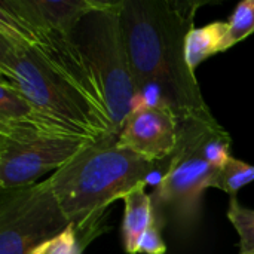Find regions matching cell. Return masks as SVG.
I'll list each match as a JSON object with an SVG mask.
<instances>
[{"label":"cell","mask_w":254,"mask_h":254,"mask_svg":"<svg viewBox=\"0 0 254 254\" xmlns=\"http://www.w3.org/2000/svg\"><path fill=\"white\" fill-rule=\"evenodd\" d=\"M202 4L121 0V25L134 82L132 109L167 107L180 122L216 121L186 61V37Z\"/></svg>","instance_id":"1"},{"label":"cell","mask_w":254,"mask_h":254,"mask_svg":"<svg viewBox=\"0 0 254 254\" xmlns=\"http://www.w3.org/2000/svg\"><path fill=\"white\" fill-rule=\"evenodd\" d=\"M155 162L107 135L88 143L49 180L60 207L79 237L89 244L100 232L106 208L147 183Z\"/></svg>","instance_id":"2"},{"label":"cell","mask_w":254,"mask_h":254,"mask_svg":"<svg viewBox=\"0 0 254 254\" xmlns=\"http://www.w3.org/2000/svg\"><path fill=\"white\" fill-rule=\"evenodd\" d=\"M231 135L217 122H180V137L167 173L152 195L155 217L189 235L201 219L202 195L231 155Z\"/></svg>","instance_id":"3"},{"label":"cell","mask_w":254,"mask_h":254,"mask_svg":"<svg viewBox=\"0 0 254 254\" xmlns=\"http://www.w3.org/2000/svg\"><path fill=\"white\" fill-rule=\"evenodd\" d=\"M0 80L16 88L43 115L91 141L115 135L106 118L4 24H0Z\"/></svg>","instance_id":"4"},{"label":"cell","mask_w":254,"mask_h":254,"mask_svg":"<svg viewBox=\"0 0 254 254\" xmlns=\"http://www.w3.org/2000/svg\"><path fill=\"white\" fill-rule=\"evenodd\" d=\"M119 7L121 0L104 1L101 7L82 18L70 33L115 135L121 132L134 104V82Z\"/></svg>","instance_id":"5"},{"label":"cell","mask_w":254,"mask_h":254,"mask_svg":"<svg viewBox=\"0 0 254 254\" xmlns=\"http://www.w3.org/2000/svg\"><path fill=\"white\" fill-rule=\"evenodd\" d=\"M71 226L49 179L0 189V254H48Z\"/></svg>","instance_id":"6"},{"label":"cell","mask_w":254,"mask_h":254,"mask_svg":"<svg viewBox=\"0 0 254 254\" xmlns=\"http://www.w3.org/2000/svg\"><path fill=\"white\" fill-rule=\"evenodd\" d=\"M88 143L85 138L43 134H0V189L37 183L58 171Z\"/></svg>","instance_id":"7"},{"label":"cell","mask_w":254,"mask_h":254,"mask_svg":"<svg viewBox=\"0 0 254 254\" xmlns=\"http://www.w3.org/2000/svg\"><path fill=\"white\" fill-rule=\"evenodd\" d=\"M180 137V121L167 107L141 106L127 118L118 143L141 158L156 162L171 158Z\"/></svg>","instance_id":"8"},{"label":"cell","mask_w":254,"mask_h":254,"mask_svg":"<svg viewBox=\"0 0 254 254\" xmlns=\"http://www.w3.org/2000/svg\"><path fill=\"white\" fill-rule=\"evenodd\" d=\"M103 4L101 0H1L0 12L33 30L68 34L82 18Z\"/></svg>","instance_id":"9"},{"label":"cell","mask_w":254,"mask_h":254,"mask_svg":"<svg viewBox=\"0 0 254 254\" xmlns=\"http://www.w3.org/2000/svg\"><path fill=\"white\" fill-rule=\"evenodd\" d=\"M0 134H43L88 140L43 115L16 88L3 80H0Z\"/></svg>","instance_id":"10"},{"label":"cell","mask_w":254,"mask_h":254,"mask_svg":"<svg viewBox=\"0 0 254 254\" xmlns=\"http://www.w3.org/2000/svg\"><path fill=\"white\" fill-rule=\"evenodd\" d=\"M125 213L122 222V243L127 254H137L140 238L155 220L152 195L146 192V185H140L125 198Z\"/></svg>","instance_id":"11"},{"label":"cell","mask_w":254,"mask_h":254,"mask_svg":"<svg viewBox=\"0 0 254 254\" xmlns=\"http://www.w3.org/2000/svg\"><path fill=\"white\" fill-rule=\"evenodd\" d=\"M228 51V21H214L201 28H192L186 37V61L190 70L210 57Z\"/></svg>","instance_id":"12"},{"label":"cell","mask_w":254,"mask_h":254,"mask_svg":"<svg viewBox=\"0 0 254 254\" xmlns=\"http://www.w3.org/2000/svg\"><path fill=\"white\" fill-rule=\"evenodd\" d=\"M253 182L254 165L231 156L211 182V188L225 192L231 198H237L238 192Z\"/></svg>","instance_id":"13"},{"label":"cell","mask_w":254,"mask_h":254,"mask_svg":"<svg viewBox=\"0 0 254 254\" xmlns=\"http://www.w3.org/2000/svg\"><path fill=\"white\" fill-rule=\"evenodd\" d=\"M226 216L238 232L240 254H254V210L241 205L237 198H231Z\"/></svg>","instance_id":"14"},{"label":"cell","mask_w":254,"mask_h":254,"mask_svg":"<svg viewBox=\"0 0 254 254\" xmlns=\"http://www.w3.org/2000/svg\"><path fill=\"white\" fill-rule=\"evenodd\" d=\"M254 33V0H243L228 19V49Z\"/></svg>","instance_id":"15"},{"label":"cell","mask_w":254,"mask_h":254,"mask_svg":"<svg viewBox=\"0 0 254 254\" xmlns=\"http://www.w3.org/2000/svg\"><path fill=\"white\" fill-rule=\"evenodd\" d=\"M161 228V223L155 217V220L150 223L147 231L140 238L137 254H167V246L162 240Z\"/></svg>","instance_id":"16"}]
</instances>
